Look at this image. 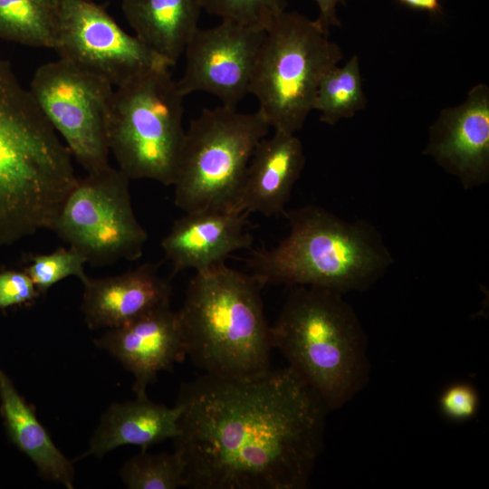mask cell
<instances>
[{"instance_id":"obj_1","label":"cell","mask_w":489,"mask_h":489,"mask_svg":"<svg viewBox=\"0 0 489 489\" xmlns=\"http://www.w3.org/2000/svg\"><path fill=\"white\" fill-rule=\"evenodd\" d=\"M172 439L190 489H303L329 408L290 367L183 383Z\"/></svg>"},{"instance_id":"obj_2","label":"cell","mask_w":489,"mask_h":489,"mask_svg":"<svg viewBox=\"0 0 489 489\" xmlns=\"http://www.w3.org/2000/svg\"><path fill=\"white\" fill-rule=\"evenodd\" d=\"M77 179L68 148L0 58V246L48 229Z\"/></svg>"},{"instance_id":"obj_3","label":"cell","mask_w":489,"mask_h":489,"mask_svg":"<svg viewBox=\"0 0 489 489\" xmlns=\"http://www.w3.org/2000/svg\"><path fill=\"white\" fill-rule=\"evenodd\" d=\"M289 233L271 248L253 250L250 274L264 288L309 285L341 294L364 291L391 266L393 257L378 231L346 221L314 205L283 213Z\"/></svg>"},{"instance_id":"obj_4","label":"cell","mask_w":489,"mask_h":489,"mask_svg":"<svg viewBox=\"0 0 489 489\" xmlns=\"http://www.w3.org/2000/svg\"><path fill=\"white\" fill-rule=\"evenodd\" d=\"M273 325V348L329 410L350 402L369 378L363 327L343 294L315 286L289 287Z\"/></svg>"},{"instance_id":"obj_5","label":"cell","mask_w":489,"mask_h":489,"mask_svg":"<svg viewBox=\"0 0 489 489\" xmlns=\"http://www.w3.org/2000/svg\"><path fill=\"white\" fill-rule=\"evenodd\" d=\"M263 288L225 264L195 272L178 312L187 356L204 373L244 378L271 369Z\"/></svg>"},{"instance_id":"obj_6","label":"cell","mask_w":489,"mask_h":489,"mask_svg":"<svg viewBox=\"0 0 489 489\" xmlns=\"http://www.w3.org/2000/svg\"><path fill=\"white\" fill-rule=\"evenodd\" d=\"M340 47L314 20L283 11L265 28L249 93L274 130L295 134L313 110L323 76L342 60Z\"/></svg>"},{"instance_id":"obj_7","label":"cell","mask_w":489,"mask_h":489,"mask_svg":"<svg viewBox=\"0 0 489 489\" xmlns=\"http://www.w3.org/2000/svg\"><path fill=\"white\" fill-rule=\"evenodd\" d=\"M170 68L148 70L114 88L108 144L129 179L174 183L186 131L185 96Z\"/></svg>"},{"instance_id":"obj_8","label":"cell","mask_w":489,"mask_h":489,"mask_svg":"<svg viewBox=\"0 0 489 489\" xmlns=\"http://www.w3.org/2000/svg\"><path fill=\"white\" fill-rule=\"evenodd\" d=\"M269 129L258 110L204 109L185 131L172 185L175 205L185 213L233 210L248 162Z\"/></svg>"},{"instance_id":"obj_9","label":"cell","mask_w":489,"mask_h":489,"mask_svg":"<svg viewBox=\"0 0 489 489\" xmlns=\"http://www.w3.org/2000/svg\"><path fill=\"white\" fill-rule=\"evenodd\" d=\"M129 183L120 168L110 165L87 172L78 178L50 230L94 266L139 259L149 235L134 214Z\"/></svg>"},{"instance_id":"obj_10","label":"cell","mask_w":489,"mask_h":489,"mask_svg":"<svg viewBox=\"0 0 489 489\" xmlns=\"http://www.w3.org/2000/svg\"><path fill=\"white\" fill-rule=\"evenodd\" d=\"M29 91L86 172L109 165L108 124L114 86L108 80L59 58L35 71Z\"/></svg>"},{"instance_id":"obj_11","label":"cell","mask_w":489,"mask_h":489,"mask_svg":"<svg viewBox=\"0 0 489 489\" xmlns=\"http://www.w3.org/2000/svg\"><path fill=\"white\" fill-rule=\"evenodd\" d=\"M53 17L59 58L102 76L114 88L148 70L172 67L91 0H63Z\"/></svg>"},{"instance_id":"obj_12","label":"cell","mask_w":489,"mask_h":489,"mask_svg":"<svg viewBox=\"0 0 489 489\" xmlns=\"http://www.w3.org/2000/svg\"><path fill=\"white\" fill-rule=\"evenodd\" d=\"M264 34V26L225 20L211 28L198 27L183 53L184 72L177 81L181 93L207 92L223 106L236 109L249 93Z\"/></svg>"},{"instance_id":"obj_13","label":"cell","mask_w":489,"mask_h":489,"mask_svg":"<svg viewBox=\"0 0 489 489\" xmlns=\"http://www.w3.org/2000/svg\"><path fill=\"white\" fill-rule=\"evenodd\" d=\"M424 154L471 189L489 179V88L475 84L430 126Z\"/></svg>"},{"instance_id":"obj_14","label":"cell","mask_w":489,"mask_h":489,"mask_svg":"<svg viewBox=\"0 0 489 489\" xmlns=\"http://www.w3.org/2000/svg\"><path fill=\"white\" fill-rule=\"evenodd\" d=\"M93 342L133 375L136 397H146L159 372L172 370L187 357L178 312L170 304L107 329Z\"/></svg>"},{"instance_id":"obj_15","label":"cell","mask_w":489,"mask_h":489,"mask_svg":"<svg viewBox=\"0 0 489 489\" xmlns=\"http://www.w3.org/2000/svg\"><path fill=\"white\" fill-rule=\"evenodd\" d=\"M248 214L233 210L185 213L163 237L161 247L172 265V274L192 269L204 271L225 264L238 250L251 249Z\"/></svg>"},{"instance_id":"obj_16","label":"cell","mask_w":489,"mask_h":489,"mask_svg":"<svg viewBox=\"0 0 489 489\" xmlns=\"http://www.w3.org/2000/svg\"><path fill=\"white\" fill-rule=\"evenodd\" d=\"M81 311L90 330L120 326L153 309L170 304V280L145 263L120 274L88 276L82 283Z\"/></svg>"},{"instance_id":"obj_17","label":"cell","mask_w":489,"mask_h":489,"mask_svg":"<svg viewBox=\"0 0 489 489\" xmlns=\"http://www.w3.org/2000/svg\"><path fill=\"white\" fill-rule=\"evenodd\" d=\"M304 165L300 139L295 134L274 130L273 136L264 137L255 147L233 210L264 216L283 215Z\"/></svg>"},{"instance_id":"obj_18","label":"cell","mask_w":489,"mask_h":489,"mask_svg":"<svg viewBox=\"0 0 489 489\" xmlns=\"http://www.w3.org/2000/svg\"><path fill=\"white\" fill-rule=\"evenodd\" d=\"M182 407L153 402L146 397L112 403L101 415L87 451L81 458L102 457L122 446L148 447L173 439L178 434Z\"/></svg>"},{"instance_id":"obj_19","label":"cell","mask_w":489,"mask_h":489,"mask_svg":"<svg viewBox=\"0 0 489 489\" xmlns=\"http://www.w3.org/2000/svg\"><path fill=\"white\" fill-rule=\"evenodd\" d=\"M0 413L7 436L35 465L39 475L67 489L74 488V467L56 446L32 405L0 370Z\"/></svg>"},{"instance_id":"obj_20","label":"cell","mask_w":489,"mask_h":489,"mask_svg":"<svg viewBox=\"0 0 489 489\" xmlns=\"http://www.w3.org/2000/svg\"><path fill=\"white\" fill-rule=\"evenodd\" d=\"M135 35L174 66L198 28L202 0H122Z\"/></svg>"},{"instance_id":"obj_21","label":"cell","mask_w":489,"mask_h":489,"mask_svg":"<svg viewBox=\"0 0 489 489\" xmlns=\"http://www.w3.org/2000/svg\"><path fill=\"white\" fill-rule=\"evenodd\" d=\"M366 103L359 58L354 54L343 66L337 65L323 76L313 110L320 111V121L333 126L352 118Z\"/></svg>"},{"instance_id":"obj_22","label":"cell","mask_w":489,"mask_h":489,"mask_svg":"<svg viewBox=\"0 0 489 489\" xmlns=\"http://www.w3.org/2000/svg\"><path fill=\"white\" fill-rule=\"evenodd\" d=\"M0 38L26 46L54 49L53 13L34 0H0Z\"/></svg>"},{"instance_id":"obj_23","label":"cell","mask_w":489,"mask_h":489,"mask_svg":"<svg viewBox=\"0 0 489 489\" xmlns=\"http://www.w3.org/2000/svg\"><path fill=\"white\" fill-rule=\"evenodd\" d=\"M120 476L129 489H177L185 487L184 465L179 455L141 450L128 459Z\"/></svg>"},{"instance_id":"obj_24","label":"cell","mask_w":489,"mask_h":489,"mask_svg":"<svg viewBox=\"0 0 489 489\" xmlns=\"http://www.w3.org/2000/svg\"><path fill=\"white\" fill-rule=\"evenodd\" d=\"M85 264L86 257L78 250L61 246L50 254L33 255L24 271L41 295H44L52 286L67 277L74 276L82 283L85 282L89 276L84 270Z\"/></svg>"},{"instance_id":"obj_25","label":"cell","mask_w":489,"mask_h":489,"mask_svg":"<svg viewBox=\"0 0 489 489\" xmlns=\"http://www.w3.org/2000/svg\"><path fill=\"white\" fill-rule=\"evenodd\" d=\"M203 9L222 20L266 28L285 11L286 0H202Z\"/></svg>"},{"instance_id":"obj_26","label":"cell","mask_w":489,"mask_h":489,"mask_svg":"<svg viewBox=\"0 0 489 489\" xmlns=\"http://www.w3.org/2000/svg\"><path fill=\"white\" fill-rule=\"evenodd\" d=\"M40 296L41 293L24 270L0 272V310L33 304Z\"/></svg>"},{"instance_id":"obj_27","label":"cell","mask_w":489,"mask_h":489,"mask_svg":"<svg viewBox=\"0 0 489 489\" xmlns=\"http://www.w3.org/2000/svg\"><path fill=\"white\" fill-rule=\"evenodd\" d=\"M440 408L448 418L463 421L472 418L479 407V397L475 388L466 383L449 386L440 397Z\"/></svg>"},{"instance_id":"obj_28","label":"cell","mask_w":489,"mask_h":489,"mask_svg":"<svg viewBox=\"0 0 489 489\" xmlns=\"http://www.w3.org/2000/svg\"><path fill=\"white\" fill-rule=\"evenodd\" d=\"M319 7V15L315 23L321 32L329 35L332 26H340V21L337 16V5L344 0H314Z\"/></svg>"},{"instance_id":"obj_29","label":"cell","mask_w":489,"mask_h":489,"mask_svg":"<svg viewBox=\"0 0 489 489\" xmlns=\"http://www.w3.org/2000/svg\"><path fill=\"white\" fill-rule=\"evenodd\" d=\"M398 2L411 9L427 12L431 14L441 13L439 0H398Z\"/></svg>"},{"instance_id":"obj_30","label":"cell","mask_w":489,"mask_h":489,"mask_svg":"<svg viewBox=\"0 0 489 489\" xmlns=\"http://www.w3.org/2000/svg\"><path fill=\"white\" fill-rule=\"evenodd\" d=\"M38 5L46 10L53 13L62 3L63 0H34Z\"/></svg>"}]
</instances>
